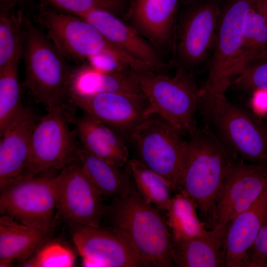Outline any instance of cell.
<instances>
[{"mask_svg":"<svg viewBox=\"0 0 267 267\" xmlns=\"http://www.w3.org/2000/svg\"><path fill=\"white\" fill-rule=\"evenodd\" d=\"M112 200L103 219L126 240L142 266H174L172 238L161 210L145 201L133 184L127 193Z\"/></svg>","mask_w":267,"mask_h":267,"instance_id":"obj_1","label":"cell"},{"mask_svg":"<svg viewBox=\"0 0 267 267\" xmlns=\"http://www.w3.org/2000/svg\"><path fill=\"white\" fill-rule=\"evenodd\" d=\"M188 137L177 189L193 199L211 229L216 225L217 200L234 155L209 128H197Z\"/></svg>","mask_w":267,"mask_h":267,"instance_id":"obj_2","label":"cell"},{"mask_svg":"<svg viewBox=\"0 0 267 267\" xmlns=\"http://www.w3.org/2000/svg\"><path fill=\"white\" fill-rule=\"evenodd\" d=\"M23 31L24 87L47 111L70 104L69 84L73 69L26 11Z\"/></svg>","mask_w":267,"mask_h":267,"instance_id":"obj_3","label":"cell"},{"mask_svg":"<svg viewBox=\"0 0 267 267\" xmlns=\"http://www.w3.org/2000/svg\"><path fill=\"white\" fill-rule=\"evenodd\" d=\"M34 17L67 60L78 63L96 54L107 53L132 70L145 68L143 63L111 44L94 26L79 16L38 1Z\"/></svg>","mask_w":267,"mask_h":267,"instance_id":"obj_4","label":"cell"},{"mask_svg":"<svg viewBox=\"0 0 267 267\" xmlns=\"http://www.w3.org/2000/svg\"><path fill=\"white\" fill-rule=\"evenodd\" d=\"M233 155L253 164L267 161V133L262 122L230 102L224 94L199 90L198 109Z\"/></svg>","mask_w":267,"mask_h":267,"instance_id":"obj_5","label":"cell"},{"mask_svg":"<svg viewBox=\"0 0 267 267\" xmlns=\"http://www.w3.org/2000/svg\"><path fill=\"white\" fill-rule=\"evenodd\" d=\"M130 73L147 99V118L158 116L181 135L196 131L199 90L184 72L173 76L133 70Z\"/></svg>","mask_w":267,"mask_h":267,"instance_id":"obj_6","label":"cell"},{"mask_svg":"<svg viewBox=\"0 0 267 267\" xmlns=\"http://www.w3.org/2000/svg\"><path fill=\"white\" fill-rule=\"evenodd\" d=\"M258 0H230L219 16L214 52L203 89L224 94L243 71L242 29L247 12Z\"/></svg>","mask_w":267,"mask_h":267,"instance_id":"obj_7","label":"cell"},{"mask_svg":"<svg viewBox=\"0 0 267 267\" xmlns=\"http://www.w3.org/2000/svg\"><path fill=\"white\" fill-rule=\"evenodd\" d=\"M72 104L53 110L38 120L33 129L29 163L25 177L50 170H62L76 160L79 143L70 124Z\"/></svg>","mask_w":267,"mask_h":267,"instance_id":"obj_8","label":"cell"},{"mask_svg":"<svg viewBox=\"0 0 267 267\" xmlns=\"http://www.w3.org/2000/svg\"><path fill=\"white\" fill-rule=\"evenodd\" d=\"M129 140L138 160L165 178L177 189L186 141L167 122L153 115L130 134Z\"/></svg>","mask_w":267,"mask_h":267,"instance_id":"obj_9","label":"cell"},{"mask_svg":"<svg viewBox=\"0 0 267 267\" xmlns=\"http://www.w3.org/2000/svg\"><path fill=\"white\" fill-rule=\"evenodd\" d=\"M39 175L21 178L0 189V213L33 227L53 230L57 212L54 176Z\"/></svg>","mask_w":267,"mask_h":267,"instance_id":"obj_10","label":"cell"},{"mask_svg":"<svg viewBox=\"0 0 267 267\" xmlns=\"http://www.w3.org/2000/svg\"><path fill=\"white\" fill-rule=\"evenodd\" d=\"M52 188L57 212L66 222L101 226L106 208L103 197L78 161L53 177Z\"/></svg>","mask_w":267,"mask_h":267,"instance_id":"obj_11","label":"cell"},{"mask_svg":"<svg viewBox=\"0 0 267 267\" xmlns=\"http://www.w3.org/2000/svg\"><path fill=\"white\" fill-rule=\"evenodd\" d=\"M267 185V166L233 156L219 194L215 209L216 225L227 227L246 210Z\"/></svg>","mask_w":267,"mask_h":267,"instance_id":"obj_12","label":"cell"},{"mask_svg":"<svg viewBox=\"0 0 267 267\" xmlns=\"http://www.w3.org/2000/svg\"><path fill=\"white\" fill-rule=\"evenodd\" d=\"M67 225L84 267H143L126 240L110 227Z\"/></svg>","mask_w":267,"mask_h":267,"instance_id":"obj_13","label":"cell"},{"mask_svg":"<svg viewBox=\"0 0 267 267\" xmlns=\"http://www.w3.org/2000/svg\"><path fill=\"white\" fill-rule=\"evenodd\" d=\"M70 101L93 118L129 137L145 119L148 102L143 95L107 92L89 96L69 94Z\"/></svg>","mask_w":267,"mask_h":267,"instance_id":"obj_14","label":"cell"},{"mask_svg":"<svg viewBox=\"0 0 267 267\" xmlns=\"http://www.w3.org/2000/svg\"><path fill=\"white\" fill-rule=\"evenodd\" d=\"M37 121L33 110L24 106L0 134V189L25 177Z\"/></svg>","mask_w":267,"mask_h":267,"instance_id":"obj_15","label":"cell"},{"mask_svg":"<svg viewBox=\"0 0 267 267\" xmlns=\"http://www.w3.org/2000/svg\"><path fill=\"white\" fill-rule=\"evenodd\" d=\"M220 11L219 0H204L187 15L178 45L185 65L193 67L201 63L214 46Z\"/></svg>","mask_w":267,"mask_h":267,"instance_id":"obj_16","label":"cell"},{"mask_svg":"<svg viewBox=\"0 0 267 267\" xmlns=\"http://www.w3.org/2000/svg\"><path fill=\"white\" fill-rule=\"evenodd\" d=\"M90 23L111 44L158 72L164 67L161 57L134 28L115 14L95 9L78 16Z\"/></svg>","mask_w":267,"mask_h":267,"instance_id":"obj_17","label":"cell"},{"mask_svg":"<svg viewBox=\"0 0 267 267\" xmlns=\"http://www.w3.org/2000/svg\"><path fill=\"white\" fill-rule=\"evenodd\" d=\"M267 216V185L253 204L228 224L225 233L226 267H245L247 253Z\"/></svg>","mask_w":267,"mask_h":267,"instance_id":"obj_18","label":"cell"},{"mask_svg":"<svg viewBox=\"0 0 267 267\" xmlns=\"http://www.w3.org/2000/svg\"><path fill=\"white\" fill-rule=\"evenodd\" d=\"M72 124L81 145L86 150L118 166L126 165L129 152L119 133L85 113L74 117Z\"/></svg>","mask_w":267,"mask_h":267,"instance_id":"obj_19","label":"cell"},{"mask_svg":"<svg viewBox=\"0 0 267 267\" xmlns=\"http://www.w3.org/2000/svg\"><path fill=\"white\" fill-rule=\"evenodd\" d=\"M226 228L216 225L205 236L172 239L175 264L180 267H226Z\"/></svg>","mask_w":267,"mask_h":267,"instance_id":"obj_20","label":"cell"},{"mask_svg":"<svg viewBox=\"0 0 267 267\" xmlns=\"http://www.w3.org/2000/svg\"><path fill=\"white\" fill-rule=\"evenodd\" d=\"M53 230L33 227L3 215L0 217V267L22 263L47 242Z\"/></svg>","mask_w":267,"mask_h":267,"instance_id":"obj_21","label":"cell"},{"mask_svg":"<svg viewBox=\"0 0 267 267\" xmlns=\"http://www.w3.org/2000/svg\"><path fill=\"white\" fill-rule=\"evenodd\" d=\"M107 92L143 95L131 75L130 71L128 72H103L88 63L73 69L69 95L89 96Z\"/></svg>","mask_w":267,"mask_h":267,"instance_id":"obj_22","label":"cell"},{"mask_svg":"<svg viewBox=\"0 0 267 267\" xmlns=\"http://www.w3.org/2000/svg\"><path fill=\"white\" fill-rule=\"evenodd\" d=\"M76 160L104 198L114 199L127 193L133 183L122 167L91 154L79 144Z\"/></svg>","mask_w":267,"mask_h":267,"instance_id":"obj_23","label":"cell"},{"mask_svg":"<svg viewBox=\"0 0 267 267\" xmlns=\"http://www.w3.org/2000/svg\"><path fill=\"white\" fill-rule=\"evenodd\" d=\"M178 2V0H140L134 2V21L152 43L164 45L170 38Z\"/></svg>","mask_w":267,"mask_h":267,"instance_id":"obj_24","label":"cell"},{"mask_svg":"<svg viewBox=\"0 0 267 267\" xmlns=\"http://www.w3.org/2000/svg\"><path fill=\"white\" fill-rule=\"evenodd\" d=\"M193 199L181 191L173 196L166 211V221L172 239L179 240L208 235L205 223L198 217Z\"/></svg>","mask_w":267,"mask_h":267,"instance_id":"obj_25","label":"cell"},{"mask_svg":"<svg viewBox=\"0 0 267 267\" xmlns=\"http://www.w3.org/2000/svg\"><path fill=\"white\" fill-rule=\"evenodd\" d=\"M126 166L133 185L145 201L166 212L175 191L172 184L137 159H130Z\"/></svg>","mask_w":267,"mask_h":267,"instance_id":"obj_26","label":"cell"},{"mask_svg":"<svg viewBox=\"0 0 267 267\" xmlns=\"http://www.w3.org/2000/svg\"><path fill=\"white\" fill-rule=\"evenodd\" d=\"M25 10L0 11V69L22 57Z\"/></svg>","mask_w":267,"mask_h":267,"instance_id":"obj_27","label":"cell"},{"mask_svg":"<svg viewBox=\"0 0 267 267\" xmlns=\"http://www.w3.org/2000/svg\"><path fill=\"white\" fill-rule=\"evenodd\" d=\"M20 59L0 69V134L23 107L18 74Z\"/></svg>","mask_w":267,"mask_h":267,"instance_id":"obj_28","label":"cell"},{"mask_svg":"<svg viewBox=\"0 0 267 267\" xmlns=\"http://www.w3.org/2000/svg\"><path fill=\"white\" fill-rule=\"evenodd\" d=\"M256 7L247 12L244 20L243 71L259 61L267 47V18Z\"/></svg>","mask_w":267,"mask_h":267,"instance_id":"obj_29","label":"cell"},{"mask_svg":"<svg viewBox=\"0 0 267 267\" xmlns=\"http://www.w3.org/2000/svg\"><path fill=\"white\" fill-rule=\"evenodd\" d=\"M75 256L65 245L57 242H46L22 263L23 267H70L74 266Z\"/></svg>","mask_w":267,"mask_h":267,"instance_id":"obj_30","label":"cell"},{"mask_svg":"<svg viewBox=\"0 0 267 267\" xmlns=\"http://www.w3.org/2000/svg\"><path fill=\"white\" fill-rule=\"evenodd\" d=\"M62 11L80 16L95 9L106 10L114 14L123 11L126 7L125 0H38Z\"/></svg>","mask_w":267,"mask_h":267,"instance_id":"obj_31","label":"cell"},{"mask_svg":"<svg viewBox=\"0 0 267 267\" xmlns=\"http://www.w3.org/2000/svg\"><path fill=\"white\" fill-rule=\"evenodd\" d=\"M233 83L246 90L267 91V59L256 62L245 68Z\"/></svg>","mask_w":267,"mask_h":267,"instance_id":"obj_32","label":"cell"},{"mask_svg":"<svg viewBox=\"0 0 267 267\" xmlns=\"http://www.w3.org/2000/svg\"><path fill=\"white\" fill-rule=\"evenodd\" d=\"M267 267V216L246 255L245 267Z\"/></svg>","mask_w":267,"mask_h":267,"instance_id":"obj_33","label":"cell"},{"mask_svg":"<svg viewBox=\"0 0 267 267\" xmlns=\"http://www.w3.org/2000/svg\"><path fill=\"white\" fill-rule=\"evenodd\" d=\"M87 61L90 65L103 72H128L127 69H130L128 65L118 58L107 53H100L93 55Z\"/></svg>","mask_w":267,"mask_h":267,"instance_id":"obj_34","label":"cell"},{"mask_svg":"<svg viewBox=\"0 0 267 267\" xmlns=\"http://www.w3.org/2000/svg\"><path fill=\"white\" fill-rule=\"evenodd\" d=\"M38 2L35 3L32 0H0V11H8L17 8L26 7L35 11Z\"/></svg>","mask_w":267,"mask_h":267,"instance_id":"obj_35","label":"cell"},{"mask_svg":"<svg viewBox=\"0 0 267 267\" xmlns=\"http://www.w3.org/2000/svg\"><path fill=\"white\" fill-rule=\"evenodd\" d=\"M256 8L267 18V0H258Z\"/></svg>","mask_w":267,"mask_h":267,"instance_id":"obj_36","label":"cell"},{"mask_svg":"<svg viewBox=\"0 0 267 267\" xmlns=\"http://www.w3.org/2000/svg\"><path fill=\"white\" fill-rule=\"evenodd\" d=\"M267 59V47L263 53L261 58L260 60ZM259 60V61H260Z\"/></svg>","mask_w":267,"mask_h":267,"instance_id":"obj_37","label":"cell"},{"mask_svg":"<svg viewBox=\"0 0 267 267\" xmlns=\"http://www.w3.org/2000/svg\"><path fill=\"white\" fill-rule=\"evenodd\" d=\"M263 119L267 121V111L264 112L263 115Z\"/></svg>","mask_w":267,"mask_h":267,"instance_id":"obj_38","label":"cell"},{"mask_svg":"<svg viewBox=\"0 0 267 267\" xmlns=\"http://www.w3.org/2000/svg\"><path fill=\"white\" fill-rule=\"evenodd\" d=\"M263 124L264 127V128H265V130H266V132L267 133V123H264L263 122Z\"/></svg>","mask_w":267,"mask_h":267,"instance_id":"obj_39","label":"cell"},{"mask_svg":"<svg viewBox=\"0 0 267 267\" xmlns=\"http://www.w3.org/2000/svg\"><path fill=\"white\" fill-rule=\"evenodd\" d=\"M138 0H134V2H136V1H138Z\"/></svg>","mask_w":267,"mask_h":267,"instance_id":"obj_40","label":"cell"}]
</instances>
